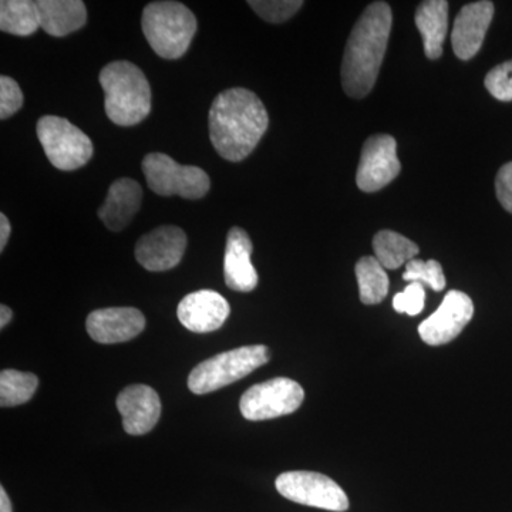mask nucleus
<instances>
[{"label": "nucleus", "mask_w": 512, "mask_h": 512, "mask_svg": "<svg viewBox=\"0 0 512 512\" xmlns=\"http://www.w3.org/2000/svg\"><path fill=\"white\" fill-rule=\"evenodd\" d=\"M268 362L269 350L266 346H242L228 350L194 367L188 377V389L194 394L215 392L244 379Z\"/></svg>", "instance_id": "obj_5"}, {"label": "nucleus", "mask_w": 512, "mask_h": 512, "mask_svg": "<svg viewBox=\"0 0 512 512\" xmlns=\"http://www.w3.org/2000/svg\"><path fill=\"white\" fill-rule=\"evenodd\" d=\"M23 106V93L19 84L9 76L0 77V119L6 120Z\"/></svg>", "instance_id": "obj_28"}, {"label": "nucleus", "mask_w": 512, "mask_h": 512, "mask_svg": "<svg viewBox=\"0 0 512 512\" xmlns=\"http://www.w3.org/2000/svg\"><path fill=\"white\" fill-rule=\"evenodd\" d=\"M396 140L389 134L367 138L357 167L356 183L360 190L376 192L392 183L400 174Z\"/></svg>", "instance_id": "obj_10"}, {"label": "nucleus", "mask_w": 512, "mask_h": 512, "mask_svg": "<svg viewBox=\"0 0 512 512\" xmlns=\"http://www.w3.org/2000/svg\"><path fill=\"white\" fill-rule=\"evenodd\" d=\"M148 45L158 56L177 60L190 47L198 23L194 13L180 2L148 3L141 18Z\"/></svg>", "instance_id": "obj_4"}, {"label": "nucleus", "mask_w": 512, "mask_h": 512, "mask_svg": "<svg viewBox=\"0 0 512 512\" xmlns=\"http://www.w3.org/2000/svg\"><path fill=\"white\" fill-rule=\"evenodd\" d=\"M491 96L500 101H512V60L498 64L484 80Z\"/></svg>", "instance_id": "obj_27"}, {"label": "nucleus", "mask_w": 512, "mask_h": 512, "mask_svg": "<svg viewBox=\"0 0 512 512\" xmlns=\"http://www.w3.org/2000/svg\"><path fill=\"white\" fill-rule=\"evenodd\" d=\"M36 131L47 160L57 170H77L93 157L92 140L63 117H42L37 121Z\"/></svg>", "instance_id": "obj_7"}, {"label": "nucleus", "mask_w": 512, "mask_h": 512, "mask_svg": "<svg viewBox=\"0 0 512 512\" xmlns=\"http://www.w3.org/2000/svg\"><path fill=\"white\" fill-rule=\"evenodd\" d=\"M146 328V318L136 308H106L90 313L86 329L90 338L103 345L128 342Z\"/></svg>", "instance_id": "obj_15"}, {"label": "nucleus", "mask_w": 512, "mask_h": 512, "mask_svg": "<svg viewBox=\"0 0 512 512\" xmlns=\"http://www.w3.org/2000/svg\"><path fill=\"white\" fill-rule=\"evenodd\" d=\"M248 5L269 23H282L291 19L302 8L301 0H249Z\"/></svg>", "instance_id": "obj_26"}, {"label": "nucleus", "mask_w": 512, "mask_h": 512, "mask_svg": "<svg viewBox=\"0 0 512 512\" xmlns=\"http://www.w3.org/2000/svg\"><path fill=\"white\" fill-rule=\"evenodd\" d=\"M117 409L123 427L131 436H143L156 427L161 416V400L156 390L146 384H131L117 397Z\"/></svg>", "instance_id": "obj_14"}, {"label": "nucleus", "mask_w": 512, "mask_h": 512, "mask_svg": "<svg viewBox=\"0 0 512 512\" xmlns=\"http://www.w3.org/2000/svg\"><path fill=\"white\" fill-rule=\"evenodd\" d=\"M495 192L504 210L512 214V163L504 164L498 171Z\"/></svg>", "instance_id": "obj_30"}, {"label": "nucleus", "mask_w": 512, "mask_h": 512, "mask_svg": "<svg viewBox=\"0 0 512 512\" xmlns=\"http://www.w3.org/2000/svg\"><path fill=\"white\" fill-rule=\"evenodd\" d=\"M37 9L40 28L53 37L70 35L87 23V9L82 0H40Z\"/></svg>", "instance_id": "obj_19"}, {"label": "nucleus", "mask_w": 512, "mask_h": 512, "mask_svg": "<svg viewBox=\"0 0 512 512\" xmlns=\"http://www.w3.org/2000/svg\"><path fill=\"white\" fill-rule=\"evenodd\" d=\"M13 318L12 309L9 306H0V329H5Z\"/></svg>", "instance_id": "obj_32"}, {"label": "nucleus", "mask_w": 512, "mask_h": 512, "mask_svg": "<svg viewBox=\"0 0 512 512\" xmlns=\"http://www.w3.org/2000/svg\"><path fill=\"white\" fill-rule=\"evenodd\" d=\"M474 316V303L470 296L460 291H450L444 296L440 308L419 326L420 338L430 346L451 342L463 332Z\"/></svg>", "instance_id": "obj_11"}, {"label": "nucleus", "mask_w": 512, "mask_h": 512, "mask_svg": "<svg viewBox=\"0 0 512 512\" xmlns=\"http://www.w3.org/2000/svg\"><path fill=\"white\" fill-rule=\"evenodd\" d=\"M424 299H426V292L423 284L412 282L403 292L394 296L393 308L399 313L416 316L424 309Z\"/></svg>", "instance_id": "obj_29"}, {"label": "nucleus", "mask_w": 512, "mask_h": 512, "mask_svg": "<svg viewBox=\"0 0 512 512\" xmlns=\"http://www.w3.org/2000/svg\"><path fill=\"white\" fill-rule=\"evenodd\" d=\"M404 281L419 282V284L430 286L434 292L443 291L446 288V276H444L443 266L440 262L430 259V261H421L413 259L406 265V271L403 274Z\"/></svg>", "instance_id": "obj_25"}, {"label": "nucleus", "mask_w": 512, "mask_h": 512, "mask_svg": "<svg viewBox=\"0 0 512 512\" xmlns=\"http://www.w3.org/2000/svg\"><path fill=\"white\" fill-rule=\"evenodd\" d=\"M357 285L360 301L365 305H377L389 292V276L376 256H363L356 264Z\"/></svg>", "instance_id": "obj_23"}, {"label": "nucleus", "mask_w": 512, "mask_h": 512, "mask_svg": "<svg viewBox=\"0 0 512 512\" xmlns=\"http://www.w3.org/2000/svg\"><path fill=\"white\" fill-rule=\"evenodd\" d=\"M141 168L148 188L163 197L178 195L184 200H200L211 188L210 177L202 168L178 164L167 154H147Z\"/></svg>", "instance_id": "obj_6"}, {"label": "nucleus", "mask_w": 512, "mask_h": 512, "mask_svg": "<svg viewBox=\"0 0 512 512\" xmlns=\"http://www.w3.org/2000/svg\"><path fill=\"white\" fill-rule=\"evenodd\" d=\"M373 249H375L377 261L383 265V268L393 269V271L409 264L420 252L416 242L389 229L377 232L373 238Z\"/></svg>", "instance_id": "obj_21"}, {"label": "nucleus", "mask_w": 512, "mask_h": 512, "mask_svg": "<svg viewBox=\"0 0 512 512\" xmlns=\"http://www.w3.org/2000/svg\"><path fill=\"white\" fill-rule=\"evenodd\" d=\"M229 303L221 293L202 289L185 296L177 309L178 319L184 328L194 333L218 330L228 319Z\"/></svg>", "instance_id": "obj_16"}, {"label": "nucleus", "mask_w": 512, "mask_h": 512, "mask_svg": "<svg viewBox=\"0 0 512 512\" xmlns=\"http://www.w3.org/2000/svg\"><path fill=\"white\" fill-rule=\"evenodd\" d=\"M0 512H13L9 495L3 487H0Z\"/></svg>", "instance_id": "obj_33"}, {"label": "nucleus", "mask_w": 512, "mask_h": 512, "mask_svg": "<svg viewBox=\"0 0 512 512\" xmlns=\"http://www.w3.org/2000/svg\"><path fill=\"white\" fill-rule=\"evenodd\" d=\"M414 20L423 37L424 53L427 59H440L443 56V43L448 30V2L426 0L420 3Z\"/></svg>", "instance_id": "obj_20"}, {"label": "nucleus", "mask_w": 512, "mask_h": 512, "mask_svg": "<svg viewBox=\"0 0 512 512\" xmlns=\"http://www.w3.org/2000/svg\"><path fill=\"white\" fill-rule=\"evenodd\" d=\"M40 28L37 2L32 0H2L0 30L15 36H30Z\"/></svg>", "instance_id": "obj_22"}, {"label": "nucleus", "mask_w": 512, "mask_h": 512, "mask_svg": "<svg viewBox=\"0 0 512 512\" xmlns=\"http://www.w3.org/2000/svg\"><path fill=\"white\" fill-rule=\"evenodd\" d=\"M305 399L302 386L288 377L255 384L242 394L239 409L251 421L276 419L296 412Z\"/></svg>", "instance_id": "obj_9"}, {"label": "nucleus", "mask_w": 512, "mask_h": 512, "mask_svg": "<svg viewBox=\"0 0 512 512\" xmlns=\"http://www.w3.org/2000/svg\"><path fill=\"white\" fill-rule=\"evenodd\" d=\"M99 80L109 120L117 126L131 127L147 119L151 111V87L140 67L117 60L103 67Z\"/></svg>", "instance_id": "obj_3"}, {"label": "nucleus", "mask_w": 512, "mask_h": 512, "mask_svg": "<svg viewBox=\"0 0 512 512\" xmlns=\"http://www.w3.org/2000/svg\"><path fill=\"white\" fill-rule=\"evenodd\" d=\"M392 25L389 3L373 2L350 33L343 55L342 84L345 93L353 99H363L375 87Z\"/></svg>", "instance_id": "obj_2"}, {"label": "nucleus", "mask_w": 512, "mask_h": 512, "mask_svg": "<svg viewBox=\"0 0 512 512\" xmlns=\"http://www.w3.org/2000/svg\"><path fill=\"white\" fill-rule=\"evenodd\" d=\"M141 201H143L141 185L131 178H120L111 184L106 201L97 210V215L107 229L120 232L140 211Z\"/></svg>", "instance_id": "obj_18"}, {"label": "nucleus", "mask_w": 512, "mask_h": 512, "mask_svg": "<svg viewBox=\"0 0 512 512\" xmlns=\"http://www.w3.org/2000/svg\"><path fill=\"white\" fill-rule=\"evenodd\" d=\"M494 18V3L488 0L468 3L454 20L451 42L460 60H470L480 52Z\"/></svg>", "instance_id": "obj_13"}, {"label": "nucleus", "mask_w": 512, "mask_h": 512, "mask_svg": "<svg viewBox=\"0 0 512 512\" xmlns=\"http://www.w3.org/2000/svg\"><path fill=\"white\" fill-rule=\"evenodd\" d=\"M187 249V235L174 225H164L138 239L136 259L150 272L170 271L180 264Z\"/></svg>", "instance_id": "obj_12"}, {"label": "nucleus", "mask_w": 512, "mask_h": 512, "mask_svg": "<svg viewBox=\"0 0 512 512\" xmlns=\"http://www.w3.org/2000/svg\"><path fill=\"white\" fill-rule=\"evenodd\" d=\"M10 232L9 218L5 214H0V251H5L6 245H8Z\"/></svg>", "instance_id": "obj_31"}, {"label": "nucleus", "mask_w": 512, "mask_h": 512, "mask_svg": "<svg viewBox=\"0 0 512 512\" xmlns=\"http://www.w3.org/2000/svg\"><path fill=\"white\" fill-rule=\"evenodd\" d=\"M37 386L39 379L33 373L3 370L0 373V406L15 407L28 403Z\"/></svg>", "instance_id": "obj_24"}, {"label": "nucleus", "mask_w": 512, "mask_h": 512, "mask_svg": "<svg viewBox=\"0 0 512 512\" xmlns=\"http://www.w3.org/2000/svg\"><path fill=\"white\" fill-rule=\"evenodd\" d=\"M268 126L264 103L244 87L218 94L208 117L212 146L224 160L232 163L251 156Z\"/></svg>", "instance_id": "obj_1"}, {"label": "nucleus", "mask_w": 512, "mask_h": 512, "mask_svg": "<svg viewBox=\"0 0 512 512\" xmlns=\"http://www.w3.org/2000/svg\"><path fill=\"white\" fill-rule=\"evenodd\" d=\"M276 490L293 503L335 512L349 510V498L332 478L313 471H288L276 478Z\"/></svg>", "instance_id": "obj_8"}, {"label": "nucleus", "mask_w": 512, "mask_h": 512, "mask_svg": "<svg viewBox=\"0 0 512 512\" xmlns=\"http://www.w3.org/2000/svg\"><path fill=\"white\" fill-rule=\"evenodd\" d=\"M252 245L248 232L239 227L229 229L224 256V278L229 289L252 292L258 286V274L251 262Z\"/></svg>", "instance_id": "obj_17"}]
</instances>
